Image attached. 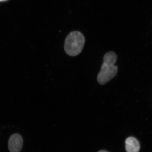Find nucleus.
I'll use <instances>...</instances> for the list:
<instances>
[{"instance_id":"1","label":"nucleus","mask_w":152,"mask_h":152,"mask_svg":"<svg viewBox=\"0 0 152 152\" xmlns=\"http://www.w3.org/2000/svg\"><path fill=\"white\" fill-rule=\"evenodd\" d=\"M117 59L116 54L113 51L108 52L104 55L103 63L97 78L99 84L105 85L116 75L118 67L115 64Z\"/></svg>"},{"instance_id":"2","label":"nucleus","mask_w":152,"mask_h":152,"mask_svg":"<svg viewBox=\"0 0 152 152\" xmlns=\"http://www.w3.org/2000/svg\"><path fill=\"white\" fill-rule=\"evenodd\" d=\"M85 38L78 31H74L68 34L64 44V50L68 56H75L81 52L84 47Z\"/></svg>"},{"instance_id":"3","label":"nucleus","mask_w":152,"mask_h":152,"mask_svg":"<svg viewBox=\"0 0 152 152\" xmlns=\"http://www.w3.org/2000/svg\"><path fill=\"white\" fill-rule=\"evenodd\" d=\"M23 139L22 137L18 134L12 135L10 137L8 146L10 152H20L23 146Z\"/></svg>"},{"instance_id":"4","label":"nucleus","mask_w":152,"mask_h":152,"mask_svg":"<svg viewBox=\"0 0 152 152\" xmlns=\"http://www.w3.org/2000/svg\"><path fill=\"white\" fill-rule=\"evenodd\" d=\"M125 149L127 152H139L140 149L139 142L134 137H128L125 140Z\"/></svg>"},{"instance_id":"5","label":"nucleus","mask_w":152,"mask_h":152,"mask_svg":"<svg viewBox=\"0 0 152 152\" xmlns=\"http://www.w3.org/2000/svg\"><path fill=\"white\" fill-rule=\"evenodd\" d=\"M98 152H108L107 151H104V150H101V151H99Z\"/></svg>"},{"instance_id":"6","label":"nucleus","mask_w":152,"mask_h":152,"mask_svg":"<svg viewBox=\"0 0 152 152\" xmlns=\"http://www.w3.org/2000/svg\"><path fill=\"white\" fill-rule=\"evenodd\" d=\"M8 1V0H0V1Z\"/></svg>"}]
</instances>
